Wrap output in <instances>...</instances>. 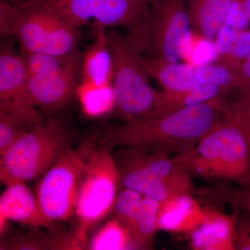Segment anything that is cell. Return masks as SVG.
Masks as SVG:
<instances>
[{
	"mask_svg": "<svg viewBox=\"0 0 250 250\" xmlns=\"http://www.w3.org/2000/svg\"><path fill=\"white\" fill-rule=\"evenodd\" d=\"M220 98L186 106L152 119L111 125L99 133L98 144L121 146L146 152L177 154L191 150L223 118Z\"/></svg>",
	"mask_w": 250,
	"mask_h": 250,
	"instance_id": "cell-1",
	"label": "cell"
},
{
	"mask_svg": "<svg viewBox=\"0 0 250 250\" xmlns=\"http://www.w3.org/2000/svg\"><path fill=\"white\" fill-rule=\"evenodd\" d=\"M1 37L13 38L21 51L64 56L78 48L80 31L38 0L21 5L0 1Z\"/></svg>",
	"mask_w": 250,
	"mask_h": 250,
	"instance_id": "cell-2",
	"label": "cell"
},
{
	"mask_svg": "<svg viewBox=\"0 0 250 250\" xmlns=\"http://www.w3.org/2000/svg\"><path fill=\"white\" fill-rule=\"evenodd\" d=\"M176 168L220 182L250 185V152L243 134L224 121L191 150L177 154Z\"/></svg>",
	"mask_w": 250,
	"mask_h": 250,
	"instance_id": "cell-3",
	"label": "cell"
},
{
	"mask_svg": "<svg viewBox=\"0 0 250 250\" xmlns=\"http://www.w3.org/2000/svg\"><path fill=\"white\" fill-rule=\"evenodd\" d=\"M75 137L70 125L58 118L32 128L0 157L1 183L6 187L42 177L72 147Z\"/></svg>",
	"mask_w": 250,
	"mask_h": 250,
	"instance_id": "cell-4",
	"label": "cell"
},
{
	"mask_svg": "<svg viewBox=\"0 0 250 250\" xmlns=\"http://www.w3.org/2000/svg\"><path fill=\"white\" fill-rule=\"evenodd\" d=\"M113 61L112 84L116 95V109L126 123L152 119L162 92L153 88L149 75L141 62V52L127 35L110 29L106 32Z\"/></svg>",
	"mask_w": 250,
	"mask_h": 250,
	"instance_id": "cell-5",
	"label": "cell"
},
{
	"mask_svg": "<svg viewBox=\"0 0 250 250\" xmlns=\"http://www.w3.org/2000/svg\"><path fill=\"white\" fill-rule=\"evenodd\" d=\"M80 28L93 20V31L107 27L127 29L141 52L147 49L151 24L150 0H38Z\"/></svg>",
	"mask_w": 250,
	"mask_h": 250,
	"instance_id": "cell-6",
	"label": "cell"
},
{
	"mask_svg": "<svg viewBox=\"0 0 250 250\" xmlns=\"http://www.w3.org/2000/svg\"><path fill=\"white\" fill-rule=\"evenodd\" d=\"M94 133L75 148H70L41 177L35 195L42 213L51 223L65 221L75 214L87 163L98 146Z\"/></svg>",
	"mask_w": 250,
	"mask_h": 250,
	"instance_id": "cell-7",
	"label": "cell"
},
{
	"mask_svg": "<svg viewBox=\"0 0 250 250\" xmlns=\"http://www.w3.org/2000/svg\"><path fill=\"white\" fill-rule=\"evenodd\" d=\"M111 149L106 145L98 144L88 159L81 184L75 210L78 224L75 229L85 246L90 229L113 209L121 184Z\"/></svg>",
	"mask_w": 250,
	"mask_h": 250,
	"instance_id": "cell-8",
	"label": "cell"
},
{
	"mask_svg": "<svg viewBox=\"0 0 250 250\" xmlns=\"http://www.w3.org/2000/svg\"><path fill=\"white\" fill-rule=\"evenodd\" d=\"M191 30L187 0H152L146 52L150 57L178 62L182 41Z\"/></svg>",
	"mask_w": 250,
	"mask_h": 250,
	"instance_id": "cell-9",
	"label": "cell"
},
{
	"mask_svg": "<svg viewBox=\"0 0 250 250\" xmlns=\"http://www.w3.org/2000/svg\"><path fill=\"white\" fill-rule=\"evenodd\" d=\"M0 49V110L14 115L31 128L42 124V116L31 102L27 75L14 39L6 38Z\"/></svg>",
	"mask_w": 250,
	"mask_h": 250,
	"instance_id": "cell-10",
	"label": "cell"
},
{
	"mask_svg": "<svg viewBox=\"0 0 250 250\" xmlns=\"http://www.w3.org/2000/svg\"><path fill=\"white\" fill-rule=\"evenodd\" d=\"M83 53L77 48L58 72L40 78L27 77L28 89L34 106L53 113L66 106L76 95L82 80Z\"/></svg>",
	"mask_w": 250,
	"mask_h": 250,
	"instance_id": "cell-11",
	"label": "cell"
},
{
	"mask_svg": "<svg viewBox=\"0 0 250 250\" xmlns=\"http://www.w3.org/2000/svg\"><path fill=\"white\" fill-rule=\"evenodd\" d=\"M115 160L119 170L121 185L137 190L144 197H150L161 203L177 195H194L192 175L187 171L177 170L170 179H161L118 153Z\"/></svg>",
	"mask_w": 250,
	"mask_h": 250,
	"instance_id": "cell-12",
	"label": "cell"
},
{
	"mask_svg": "<svg viewBox=\"0 0 250 250\" xmlns=\"http://www.w3.org/2000/svg\"><path fill=\"white\" fill-rule=\"evenodd\" d=\"M200 225L189 233V243L196 250H234V236L239 210L227 214L210 207H204Z\"/></svg>",
	"mask_w": 250,
	"mask_h": 250,
	"instance_id": "cell-13",
	"label": "cell"
},
{
	"mask_svg": "<svg viewBox=\"0 0 250 250\" xmlns=\"http://www.w3.org/2000/svg\"><path fill=\"white\" fill-rule=\"evenodd\" d=\"M9 220L35 228H47L52 224L42 213L35 193L24 182L6 186L0 197L1 233Z\"/></svg>",
	"mask_w": 250,
	"mask_h": 250,
	"instance_id": "cell-14",
	"label": "cell"
},
{
	"mask_svg": "<svg viewBox=\"0 0 250 250\" xmlns=\"http://www.w3.org/2000/svg\"><path fill=\"white\" fill-rule=\"evenodd\" d=\"M203 218V207L192 194L177 195L160 203L159 229L188 234L200 225Z\"/></svg>",
	"mask_w": 250,
	"mask_h": 250,
	"instance_id": "cell-15",
	"label": "cell"
},
{
	"mask_svg": "<svg viewBox=\"0 0 250 250\" xmlns=\"http://www.w3.org/2000/svg\"><path fill=\"white\" fill-rule=\"evenodd\" d=\"M141 60L149 76L159 82L165 93L182 95L198 85L195 77L196 67L187 62H169L142 56Z\"/></svg>",
	"mask_w": 250,
	"mask_h": 250,
	"instance_id": "cell-16",
	"label": "cell"
},
{
	"mask_svg": "<svg viewBox=\"0 0 250 250\" xmlns=\"http://www.w3.org/2000/svg\"><path fill=\"white\" fill-rule=\"evenodd\" d=\"M96 38L83 53L81 82L93 85L112 83L113 61L105 29L94 31Z\"/></svg>",
	"mask_w": 250,
	"mask_h": 250,
	"instance_id": "cell-17",
	"label": "cell"
},
{
	"mask_svg": "<svg viewBox=\"0 0 250 250\" xmlns=\"http://www.w3.org/2000/svg\"><path fill=\"white\" fill-rule=\"evenodd\" d=\"M232 0H188L187 12L192 30L215 41L225 24Z\"/></svg>",
	"mask_w": 250,
	"mask_h": 250,
	"instance_id": "cell-18",
	"label": "cell"
},
{
	"mask_svg": "<svg viewBox=\"0 0 250 250\" xmlns=\"http://www.w3.org/2000/svg\"><path fill=\"white\" fill-rule=\"evenodd\" d=\"M86 248L74 229L57 233L19 234L1 242V250H82Z\"/></svg>",
	"mask_w": 250,
	"mask_h": 250,
	"instance_id": "cell-19",
	"label": "cell"
},
{
	"mask_svg": "<svg viewBox=\"0 0 250 250\" xmlns=\"http://www.w3.org/2000/svg\"><path fill=\"white\" fill-rule=\"evenodd\" d=\"M160 202L144 197L141 209L131 230L134 250H151L159 229Z\"/></svg>",
	"mask_w": 250,
	"mask_h": 250,
	"instance_id": "cell-20",
	"label": "cell"
},
{
	"mask_svg": "<svg viewBox=\"0 0 250 250\" xmlns=\"http://www.w3.org/2000/svg\"><path fill=\"white\" fill-rule=\"evenodd\" d=\"M76 95L82 111L90 118L104 116L116 107V95L112 83L93 85L80 82Z\"/></svg>",
	"mask_w": 250,
	"mask_h": 250,
	"instance_id": "cell-21",
	"label": "cell"
},
{
	"mask_svg": "<svg viewBox=\"0 0 250 250\" xmlns=\"http://www.w3.org/2000/svg\"><path fill=\"white\" fill-rule=\"evenodd\" d=\"M197 197L219 203L228 204L233 209L250 213V185L232 186L218 182L195 190Z\"/></svg>",
	"mask_w": 250,
	"mask_h": 250,
	"instance_id": "cell-22",
	"label": "cell"
},
{
	"mask_svg": "<svg viewBox=\"0 0 250 250\" xmlns=\"http://www.w3.org/2000/svg\"><path fill=\"white\" fill-rule=\"evenodd\" d=\"M88 248L93 250H134L131 230L116 218L113 219L95 233Z\"/></svg>",
	"mask_w": 250,
	"mask_h": 250,
	"instance_id": "cell-23",
	"label": "cell"
},
{
	"mask_svg": "<svg viewBox=\"0 0 250 250\" xmlns=\"http://www.w3.org/2000/svg\"><path fill=\"white\" fill-rule=\"evenodd\" d=\"M221 111L225 121L240 130L250 152V90H240L238 98L232 103L223 101Z\"/></svg>",
	"mask_w": 250,
	"mask_h": 250,
	"instance_id": "cell-24",
	"label": "cell"
},
{
	"mask_svg": "<svg viewBox=\"0 0 250 250\" xmlns=\"http://www.w3.org/2000/svg\"><path fill=\"white\" fill-rule=\"evenodd\" d=\"M195 77L197 84H212L221 88L223 94L239 88L238 72L231 71L219 64H208L196 67Z\"/></svg>",
	"mask_w": 250,
	"mask_h": 250,
	"instance_id": "cell-25",
	"label": "cell"
},
{
	"mask_svg": "<svg viewBox=\"0 0 250 250\" xmlns=\"http://www.w3.org/2000/svg\"><path fill=\"white\" fill-rule=\"evenodd\" d=\"M71 53L64 56H54L21 51L27 77L34 78L46 77L58 72Z\"/></svg>",
	"mask_w": 250,
	"mask_h": 250,
	"instance_id": "cell-26",
	"label": "cell"
},
{
	"mask_svg": "<svg viewBox=\"0 0 250 250\" xmlns=\"http://www.w3.org/2000/svg\"><path fill=\"white\" fill-rule=\"evenodd\" d=\"M141 192L129 188H124L117 195L115 202V218L131 229L141 209L143 200Z\"/></svg>",
	"mask_w": 250,
	"mask_h": 250,
	"instance_id": "cell-27",
	"label": "cell"
},
{
	"mask_svg": "<svg viewBox=\"0 0 250 250\" xmlns=\"http://www.w3.org/2000/svg\"><path fill=\"white\" fill-rule=\"evenodd\" d=\"M31 129L17 117L0 110V157Z\"/></svg>",
	"mask_w": 250,
	"mask_h": 250,
	"instance_id": "cell-28",
	"label": "cell"
},
{
	"mask_svg": "<svg viewBox=\"0 0 250 250\" xmlns=\"http://www.w3.org/2000/svg\"><path fill=\"white\" fill-rule=\"evenodd\" d=\"M250 51V29L238 31L236 39L228 52L218 56L215 63L223 65L231 71L238 72Z\"/></svg>",
	"mask_w": 250,
	"mask_h": 250,
	"instance_id": "cell-29",
	"label": "cell"
},
{
	"mask_svg": "<svg viewBox=\"0 0 250 250\" xmlns=\"http://www.w3.org/2000/svg\"><path fill=\"white\" fill-rule=\"evenodd\" d=\"M218 51L215 41L210 40L195 32V41L191 52L186 62L194 67L201 66L215 62Z\"/></svg>",
	"mask_w": 250,
	"mask_h": 250,
	"instance_id": "cell-30",
	"label": "cell"
},
{
	"mask_svg": "<svg viewBox=\"0 0 250 250\" xmlns=\"http://www.w3.org/2000/svg\"><path fill=\"white\" fill-rule=\"evenodd\" d=\"M234 244L236 250H250V212L238 211L235 229Z\"/></svg>",
	"mask_w": 250,
	"mask_h": 250,
	"instance_id": "cell-31",
	"label": "cell"
},
{
	"mask_svg": "<svg viewBox=\"0 0 250 250\" xmlns=\"http://www.w3.org/2000/svg\"><path fill=\"white\" fill-rule=\"evenodd\" d=\"M225 25L237 31L250 29V20L238 0H232L225 19Z\"/></svg>",
	"mask_w": 250,
	"mask_h": 250,
	"instance_id": "cell-32",
	"label": "cell"
},
{
	"mask_svg": "<svg viewBox=\"0 0 250 250\" xmlns=\"http://www.w3.org/2000/svg\"><path fill=\"white\" fill-rule=\"evenodd\" d=\"M238 31L225 24L222 27L219 31L216 39H215V45L218 51V57L228 52L230 46L236 39Z\"/></svg>",
	"mask_w": 250,
	"mask_h": 250,
	"instance_id": "cell-33",
	"label": "cell"
},
{
	"mask_svg": "<svg viewBox=\"0 0 250 250\" xmlns=\"http://www.w3.org/2000/svg\"><path fill=\"white\" fill-rule=\"evenodd\" d=\"M238 73L240 77L239 88H241L250 82V51Z\"/></svg>",
	"mask_w": 250,
	"mask_h": 250,
	"instance_id": "cell-34",
	"label": "cell"
},
{
	"mask_svg": "<svg viewBox=\"0 0 250 250\" xmlns=\"http://www.w3.org/2000/svg\"><path fill=\"white\" fill-rule=\"evenodd\" d=\"M250 21V0H238Z\"/></svg>",
	"mask_w": 250,
	"mask_h": 250,
	"instance_id": "cell-35",
	"label": "cell"
},
{
	"mask_svg": "<svg viewBox=\"0 0 250 250\" xmlns=\"http://www.w3.org/2000/svg\"><path fill=\"white\" fill-rule=\"evenodd\" d=\"M29 1H30V0H11L10 2L12 3V4L14 5H21Z\"/></svg>",
	"mask_w": 250,
	"mask_h": 250,
	"instance_id": "cell-36",
	"label": "cell"
},
{
	"mask_svg": "<svg viewBox=\"0 0 250 250\" xmlns=\"http://www.w3.org/2000/svg\"><path fill=\"white\" fill-rule=\"evenodd\" d=\"M152 1V0H150V1Z\"/></svg>",
	"mask_w": 250,
	"mask_h": 250,
	"instance_id": "cell-37",
	"label": "cell"
}]
</instances>
